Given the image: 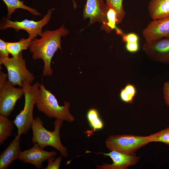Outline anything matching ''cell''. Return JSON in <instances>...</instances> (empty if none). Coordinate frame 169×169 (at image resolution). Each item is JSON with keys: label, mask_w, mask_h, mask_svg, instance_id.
<instances>
[{"label": "cell", "mask_w": 169, "mask_h": 169, "mask_svg": "<svg viewBox=\"0 0 169 169\" xmlns=\"http://www.w3.org/2000/svg\"><path fill=\"white\" fill-rule=\"evenodd\" d=\"M69 33L63 24L55 30H45L40 38H35L32 41L29 51L33 54V60L41 59L43 61V76H51L52 74L53 70L51 67L52 58L58 49L61 50V37H65Z\"/></svg>", "instance_id": "cell-1"}, {"label": "cell", "mask_w": 169, "mask_h": 169, "mask_svg": "<svg viewBox=\"0 0 169 169\" xmlns=\"http://www.w3.org/2000/svg\"><path fill=\"white\" fill-rule=\"evenodd\" d=\"M123 41L127 43L138 42L139 38L137 35L134 33H131L123 36Z\"/></svg>", "instance_id": "cell-25"}, {"label": "cell", "mask_w": 169, "mask_h": 169, "mask_svg": "<svg viewBox=\"0 0 169 169\" xmlns=\"http://www.w3.org/2000/svg\"><path fill=\"white\" fill-rule=\"evenodd\" d=\"M54 8L49 9L46 15L41 20L36 21L25 19L21 21H13L8 18H4L3 22L1 24L0 30H5L8 28H14L16 31L23 30L28 33V38L33 40L38 35H42V28L50 20Z\"/></svg>", "instance_id": "cell-7"}, {"label": "cell", "mask_w": 169, "mask_h": 169, "mask_svg": "<svg viewBox=\"0 0 169 169\" xmlns=\"http://www.w3.org/2000/svg\"><path fill=\"white\" fill-rule=\"evenodd\" d=\"M0 64L3 65L8 72V80L14 86L22 87L23 82L32 83L35 79L33 74L27 69L22 52L17 58L0 57Z\"/></svg>", "instance_id": "cell-6"}, {"label": "cell", "mask_w": 169, "mask_h": 169, "mask_svg": "<svg viewBox=\"0 0 169 169\" xmlns=\"http://www.w3.org/2000/svg\"><path fill=\"white\" fill-rule=\"evenodd\" d=\"M58 154L56 151L44 150L37 143L30 149L21 151L18 159L24 163H29L38 169L42 167V163L49 158Z\"/></svg>", "instance_id": "cell-12"}, {"label": "cell", "mask_w": 169, "mask_h": 169, "mask_svg": "<svg viewBox=\"0 0 169 169\" xmlns=\"http://www.w3.org/2000/svg\"><path fill=\"white\" fill-rule=\"evenodd\" d=\"M63 156H59L55 159V156H53L47 160L48 164L45 169H59L62 161Z\"/></svg>", "instance_id": "cell-24"}, {"label": "cell", "mask_w": 169, "mask_h": 169, "mask_svg": "<svg viewBox=\"0 0 169 169\" xmlns=\"http://www.w3.org/2000/svg\"><path fill=\"white\" fill-rule=\"evenodd\" d=\"M73 4L74 6V9H76L77 8V3L75 1V0H72Z\"/></svg>", "instance_id": "cell-30"}, {"label": "cell", "mask_w": 169, "mask_h": 169, "mask_svg": "<svg viewBox=\"0 0 169 169\" xmlns=\"http://www.w3.org/2000/svg\"><path fill=\"white\" fill-rule=\"evenodd\" d=\"M6 80L0 89V115L8 117L11 114L17 100L24 95L23 89L13 87Z\"/></svg>", "instance_id": "cell-9"}, {"label": "cell", "mask_w": 169, "mask_h": 169, "mask_svg": "<svg viewBox=\"0 0 169 169\" xmlns=\"http://www.w3.org/2000/svg\"><path fill=\"white\" fill-rule=\"evenodd\" d=\"M21 151L20 137L16 136L0 155V169H7L18 158Z\"/></svg>", "instance_id": "cell-14"}, {"label": "cell", "mask_w": 169, "mask_h": 169, "mask_svg": "<svg viewBox=\"0 0 169 169\" xmlns=\"http://www.w3.org/2000/svg\"><path fill=\"white\" fill-rule=\"evenodd\" d=\"M104 156H109L113 163L109 164L103 163L102 165L96 166L97 169H126L127 167L136 164L140 157L136 154H128L115 151L108 153H101Z\"/></svg>", "instance_id": "cell-11"}, {"label": "cell", "mask_w": 169, "mask_h": 169, "mask_svg": "<svg viewBox=\"0 0 169 169\" xmlns=\"http://www.w3.org/2000/svg\"><path fill=\"white\" fill-rule=\"evenodd\" d=\"M13 121L0 115V145L3 144L11 135L14 128Z\"/></svg>", "instance_id": "cell-17"}, {"label": "cell", "mask_w": 169, "mask_h": 169, "mask_svg": "<svg viewBox=\"0 0 169 169\" xmlns=\"http://www.w3.org/2000/svg\"><path fill=\"white\" fill-rule=\"evenodd\" d=\"M8 77V74H6L0 70V89H1L4 85Z\"/></svg>", "instance_id": "cell-29"}, {"label": "cell", "mask_w": 169, "mask_h": 169, "mask_svg": "<svg viewBox=\"0 0 169 169\" xmlns=\"http://www.w3.org/2000/svg\"><path fill=\"white\" fill-rule=\"evenodd\" d=\"M63 124V121L55 119L54 122V130L50 131L44 126V122L40 117H36L31 127L33 131V143H37L44 149L48 146H52L58 151L63 157L67 158L69 156L68 150L62 144L60 136Z\"/></svg>", "instance_id": "cell-2"}, {"label": "cell", "mask_w": 169, "mask_h": 169, "mask_svg": "<svg viewBox=\"0 0 169 169\" xmlns=\"http://www.w3.org/2000/svg\"><path fill=\"white\" fill-rule=\"evenodd\" d=\"M146 42L169 38V17L150 22L142 32Z\"/></svg>", "instance_id": "cell-13"}, {"label": "cell", "mask_w": 169, "mask_h": 169, "mask_svg": "<svg viewBox=\"0 0 169 169\" xmlns=\"http://www.w3.org/2000/svg\"><path fill=\"white\" fill-rule=\"evenodd\" d=\"M30 84L26 81L23 82L22 88L25 97L24 106L23 109L13 120L18 129L17 136L19 137L28 132L34 120L33 109L39 96L40 90L38 82L32 85Z\"/></svg>", "instance_id": "cell-4"}, {"label": "cell", "mask_w": 169, "mask_h": 169, "mask_svg": "<svg viewBox=\"0 0 169 169\" xmlns=\"http://www.w3.org/2000/svg\"><path fill=\"white\" fill-rule=\"evenodd\" d=\"M87 117L94 131L103 128V122L99 116L98 111L95 109H90L87 112Z\"/></svg>", "instance_id": "cell-20"}, {"label": "cell", "mask_w": 169, "mask_h": 169, "mask_svg": "<svg viewBox=\"0 0 169 169\" xmlns=\"http://www.w3.org/2000/svg\"><path fill=\"white\" fill-rule=\"evenodd\" d=\"M40 93L36 105L38 110L50 118H54L69 122L75 118L69 111L70 103L65 101L64 105L60 106L55 96L39 83Z\"/></svg>", "instance_id": "cell-3"}, {"label": "cell", "mask_w": 169, "mask_h": 169, "mask_svg": "<svg viewBox=\"0 0 169 169\" xmlns=\"http://www.w3.org/2000/svg\"><path fill=\"white\" fill-rule=\"evenodd\" d=\"M9 53L7 49L6 42L0 39V57H9Z\"/></svg>", "instance_id": "cell-26"}, {"label": "cell", "mask_w": 169, "mask_h": 169, "mask_svg": "<svg viewBox=\"0 0 169 169\" xmlns=\"http://www.w3.org/2000/svg\"><path fill=\"white\" fill-rule=\"evenodd\" d=\"M105 143L110 151L132 154L150 142L148 136L124 134L110 136L106 138Z\"/></svg>", "instance_id": "cell-5"}, {"label": "cell", "mask_w": 169, "mask_h": 169, "mask_svg": "<svg viewBox=\"0 0 169 169\" xmlns=\"http://www.w3.org/2000/svg\"><path fill=\"white\" fill-rule=\"evenodd\" d=\"M108 9L103 0H87L84 9L83 17L84 19H90L89 25L97 22L100 23L101 29L110 33L111 30L107 25Z\"/></svg>", "instance_id": "cell-8"}, {"label": "cell", "mask_w": 169, "mask_h": 169, "mask_svg": "<svg viewBox=\"0 0 169 169\" xmlns=\"http://www.w3.org/2000/svg\"><path fill=\"white\" fill-rule=\"evenodd\" d=\"M108 8L115 10L116 14V24H119L122 21L126 13L123 6V0H105Z\"/></svg>", "instance_id": "cell-19"}, {"label": "cell", "mask_w": 169, "mask_h": 169, "mask_svg": "<svg viewBox=\"0 0 169 169\" xmlns=\"http://www.w3.org/2000/svg\"><path fill=\"white\" fill-rule=\"evenodd\" d=\"M127 50L131 53L137 52L139 49L138 42L127 43L125 45Z\"/></svg>", "instance_id": "cell-28"}, {"label": "cell", "mask_w": 169, "mask_h": 169, "mask_svg": "<svg viewBox=\"0 0 169 169\" xmlns=\"http://www.w3.org/2000/svg\"><path fill=\"white\" fill-rule=\"evenodd\" d=\"M108 22L107 25L108 28L112 30L115 29L118 33L122 34L121 31L116 27V14L115 10L111 8L108 9L107 13Z\"/></svg>", "instance_id": "cell-23"}, {"label": "cell", "mask_w": 169, "mask_h": 169, "mask_svg": "<svg viewBox=\"0 0 169 169\" xmlns=\"http://www.w3.org/2000/svg\"><path fill=\"white\" fill-rule=\"evenodd\" d=\"M6 5L8 9L7 18L9 19L12 14L15 10L23 9L28 11L32 14L35 16H40L41 14L35 8L25 5L23 1L20 0H2Z\"/></svg>", "instance_id": "cell-16"}, {"label": "cell", "mask_w": 169, "mask_h": 169, "mask_svg": "<svg viewBox=\"0 0 169 169\" xmlns=\"http://www.w3.org/2000/svg\"><path fill=\"white\" fill-rule=\"evenodd\" d=\"M32 41L27 38H21L16 42H6L8 50L12 57L17 58L23 50H26L29 48Z\"/></svg>", "instance_id": "cell-18"}, {"label": "cell", "mask_w": 169, "mask_h": 169, "mask_svg": "<svg viewBox=\"0 0 169 169\" xmlns=\"http://www.w3.org/2000/svg\"><path fill=\"white\" fill-rule=\"evenodd\" d=\"M150 16L153 20L169 17V0H151L148 6Z\"/></svg>", "instance_id": "cell-15"}, {"label": "cell", "mask_w": 169, "mask_h": 169, "mask_svg": "<svg viewBox=\"0 0 169 169\" xmlns=\"http://www.w3.org/2000/svg\"><path fill=\"white\" fill-rule=\"evenodd\" d=\"M163 92L165 102L169 107V81L164 83L163 86Z\"/></svg>", "instance_id": "cell-27"}, {"label": "cell", "mask_w": 169, "mask_h": 169, "mask_svg": "<svg viewBox=\"0 0 169 169\" xmlns=\"http://www.w3.org/2000/svg\"><path fill=\"white\" fill-rule=\"evenodd\" d=\"M136 94V89L134 85L128 84L121 90L120 93V98L124 102L132 104Z\"/></svg>", "instance_id": "cell-21"}, {"label": "cell", "mask_w": 169, "mask_h": 169, "mask_svg": "<svg viewBox=\"0 0 169 169\" xmlns=\"http://www.w3.org/2000/svg\"><path fill=\"white\" fill-rule=\"evenodd\" d=\"M142 49L150 59L160 63H169V38H163L146 42Z\"/></svg>", "instance_id": "cell-10"}, {"label": "cell", "mask_w": 169, "mask_h": 169, "mask_svg": "<svg viewBox=\"0 0 169 169\" xmlns=\"http://www.w3.org/2000/svg\"><path fill=\"white\" fill-rule=\"evenodd\" d=\"M150 142H157L169 146V127L148 136Z\"/></svg>", "instance_id": "cell-22"}]
</instances>
